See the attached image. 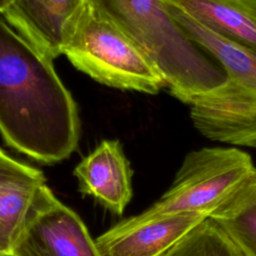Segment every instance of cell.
I'll return each instance as SVG.
<instances>
[{"instance_id": "obj_1", "label": "cell", "mask_w": 256, "mask_h": 256, "mask_svg": "<svg viewBox=\"0 0 256 256\" xmlns=\"http://www.w3.org/2000/svg\"><path fill=\"white\" fill-rule=\"evenodd\" d=\"M0 134L45 164L68 158L80 138L78 108L52 60L0 16Z\"/></svg>"}, {"instance_id": "obj_2", "label": "cell", "mask_w": 256, "mask_h": 256, "mask_svg": "<svg viewBox=\"0 0 256 256\" xmlns=\"http://www.w3.org/2000/svg\"><path fill=\"white\" fill-rule=\"evenodd\" d=\"M147 55L161 74L165 89L190 105L199 95L226 81L213 63L182 30L163 0H89Z\"/></svg>"}, {"instance_id": "obj_3", "label": "cell", "mask_w": 256, "mask_h": 256, "mask_svg": "<svg viewBox=\"0 0 256 256\" xmlns=\"http://www.w3.org/2000/svg\"><path fill=\"white\" fill-rule=\"evenodd\" d=\"M187 36L212 56L226 81L189 105L194 128L211 141L256 148V52L227 40L163 0Z\"/></svg>"}, {"instance_id": "obj_4", "label": "cell", "mask_w": 256, "mask_h": 256, "mask_svg": "<svg viewBox=\"0 0 256 256\" xmlns=\"http://www.w3.org/2000/svg\"><path fill=\"white\" fill-rule=\"evenodd\" d=\"M63 54L76 69L109 87L151 95L165 89L147 55L89 0L68 28Z\"/></svg>"}, {"instance_id": "obj_5", "label": "cell", "mask_w": 256, "mask_h": 256, "mask_svg": "<svg viewBox=\"0 0 256 256\" xmlns=\"http://www.w3.org/2000/svg\"><path fill=\"white\" fill-rule=\"evenodd\" d=\"M256 172L251 156L238 148L203 147L188 152L170 188L142 213L123 219L139 224L182 213H209Z\"/></svg>"}, {"instance_id": "obj_6", "label": "cell", "mask_w": 256, "mask_h": 256, "mask_svg": "<svg viewBox=\"0 0 256 256\" xmlns=\"http://www.w3.org/2000/svg\"><path fill=\"white\" fill-rule=\"evenodd\" d=\"M11 256H100L81 218L46 186L35 192Z\"/></svg>"}, {"instance_id": "obj_7", "label": "cell", "mask_w": 256, "mask_h": 256, "mask_svg": "<svg viewBox=\"0 0 256 256\" xmlns=\"http://www.w3.org/2000/svg\"><path fill=\"white\" fill-rule=\"evenodd\" d=\"M208 215L192 212L139 224L118 222L95 239L100 256H161Z\"/></svg>"}, {"instance_id": "obj_8", "label": "cell", "mask_w": 256, "mask_h": 256, "mask_svg": "<svg viewBox=\"0 0 256 256\" xmlns=\"http://www.w3.org/2000/svg\"><path fill=\"white\" fill-rule=\"evenodd\" d=\"M84 0H15L3 13L5 21L43 56L63 54L68 28Z\"/></svg>"}, {"instance_id": "obj_9", "label": "cell", "mask_w": 256, "mask_h": 256, "mask_svg": "<svg viewBox=\"0 0 256 256\" xmlns=\"http://www.w3.org/2000/svg\"><path fill=\"white\" fill-rule=\"evenodd\" d=\"M132 174L119 140H103L74 169L80 192L119 216L133 195Z\"/></svg>"}, {"instance_id": "obj_10", "label": "cell", "mask_w": 256, "mask_h": 256, "mask_svg": "<svg viewBox=\"0 0 256 256\" xmlns=\"http://www.w3.org/2000/svg\"><path fill=\"white\" fill-rule=\"evenodd\" d=\"M217 35L256 52V0H164Z\"/></svg>"}, {"instance_id": "obj_11", "label": "cell", "mask_w": 256, "mask_h": 256, "mask_svg": "<svg viewBox=\"0 0 256 256\" xmlns=\"http://www.w3.org/2000/svg\"><path fill=\"white\" fill-rule=\"evenodd\" d=\"M208 217L246 256H256V172L223 200Z\"/></svg>"}, {"instance_id": "obj_12", "label": "cell", "mask_w": 256, "mask_h": 256, "mask_svg": "<svg viewBox=\"0 0 256 256\" xmlns=\"http://www.w3.org/2000/svg\"><path fill=\"white\" fill-rule=\"evenodd\" d=\"M161 256H246L209 217L188 231Z\"/></svg>"}, {"instance_id": "obj_13", "label": "cell", "mask_w": 256, "mask_h": 256, "mask_svg": "<svg viewBox=\"0 0 256 256\" xmlns=\"http://www.w3.org/2000/svg\"><path fill=\"white\" fill-rule=\"evenodd\" d=\"M40 185L17 186L0 192V256H11Z\"/></svg>"}, {"instance_id": "obj_14", "label": "cell", "mask_w": 256, "mask_h": 256, "mask_svg": "<svg viewBox=\"0 0 256 256\" xmlns=\"http://www.w3.org/2000/svg\"><path fill=\"white\" fill-rule=\"evenodd\" d=\"M43 172L19 162L0 149V192L23 185L45 184Z\"/></svg>"}, {"instance_id": "obj_15", "label": "cell", "mask_w": 256, "mask_h": 256, "mask_svg": "<svg viewBox=\"0 0 256 256\" xmlns=\"http://www.w3.org/2000/svg\"><path fill=\"white\" fill-rule=\"evenodd\" d=\"M15 0H0V14H2Z\"/></svg>"}]
</instances>
